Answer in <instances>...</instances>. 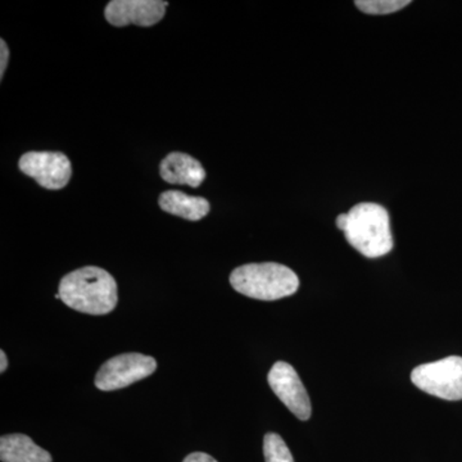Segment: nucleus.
Listing matches in <instances>:
<instances>
[{"label":"nucleus","mask_w":462,"mask_h":462,"mask_svg":"<svg viewBox=\"0 0 462 462\" xmlns=\"http://www.w3.org/2000/svg\"><path fill=\"white\" fill-rule=\"evenodd\" d=\"M58 294L65 305L88 315H107L118 302L114 276L97 266L67 273L60 282Z\"/></svg>","instance_id":"1"},{"label":"nucleus","mask_w":462,"mask_h":462,"mask_svg":"<svg viewBox=\"0 0 462 462\" xmlns=\"http://www.w3.org/2000/svg\"><path fill=\"white\" fill-rule=\"evenodd\" d=\"M343 233L349 245L367 258L385 256L393 249L388 211L376 203H358L352 207Z\"/></svg>","instance_id":"2"},{"label":"nucleus","mask_w":462,"mask_h":462,"mask_svg":"<svg viewBox=\"0 0 462 462\" xmlns=\"http://www.w3.org/2000/svg\"><path fill=\"white\" fill-rule=\"evenodd\" d=\"M231 287L243 296L260 300H276L291 296L300 288L297 273L284 264L248 263L230 273Z\"/></svg>","instance_id":"3"},{"label":"nucleus","mask_w":462,"mask_h":462,"mask_svg":"<svg viewBox=\"0 0 462 462\" xmlns=\"http://www.w3.org/2000/svg\"><path fill=\"white\" fill-rule=\"evenodd\" d=\"M411 382L431 396L447 401L462 400V357L449 356L422 364L411 373Z\"/></svg>","instance_id":"4"},{"label":"nucleus","mask_w":462,"mask_h":462,"mask_svg":"<svg viewBox=\"0 0 462 462\" xmlns=\"http://www.w3.org/2000/svg\"><path fill=\"white\" fill-rule=\"evenodd\" d=\"M157 369V361L151 356L123 354L115 356L102 365L96 376V387L111 392L129 387L139 380L148 378Z\"/></svg>","instance_id":"5"},{"label":"nucleus","mask_w":462,"mask_h":462,"mask_svg":"<svg viewBox=\"0 0 462 462\" xmlns=\"http://www.w3.org/2000/svg\"><path fill=\"white\" fill-rule=\"evenodd\" d=\"M18 167L48 190L63 189L72 175L71 162L60 152H29L20 158Z\"/></svg>","instance_id":"6"},{"label":"nucleus","mask_w":462,"mask_h":462,"mask_svg":"<svg viewBox=\"0 0 462 462\" xmlns=\"http://www.w3.org/2000/svg\"><path fill=\"white\" fill-rule=\"evenodd\" d=\"M267 380L273 393L288 407L289 411L300 420L306 421L311 418V401L293 366L279 361L270 370Z\"/></svg>","instance_id":"7"},{"label":"nucleus","mask_w":462,"mask_h":462,"mask_svg":"<svg viewBox=\"0 0 462 462\" xmlns=\"http://www.w3.org/2000/svg\"><path fill=\"white\" fill-rule=\"evenodd\" d=\"M167 2L161 0H112L105 9V16L112 26L136 25L151 27L165 17Z\"/></svg>","instance_id":"8"},{"label":"nucleus","mask_w":462,"mask_h":462,"mask_svg":"<svg viewBox=\"0 0 462 462\" xmlns=\"http://www.w3.org/2000/svg\"><path fill=\"white\" fill-rule=\"evenodd\" d=\"M160 175L169 184L189 185L199 188L206 179V171L199 161L189 154L172 152L162 160Z\"/></svg>","instance_id":"9"},{"label":"nucleus","mask_w":462,"mask_h":462,"mask_svg":"<svg viewBox=\"0 0 462 462\" xmlns=\"http://www.w3.org/2000/svg\"><path fill=\"white\" fill-rule=\"evenodd\" d=\"M2 462H51L50 452L25 434H8L0 439Z\"/></svg>","instance_id":"10"},{"label":"nucleus","mask_w":462,"mask_h":462,"mask_svg":"<svg viewBox=\"0 0 462 462\" xmlns=\"http://www.w3.org/2000/svg\"><path fill=\"white\" fill-rule=\"evenodd\" d=\"M158 205L170 215L179 216L189 221H199L208 215L211 206L200 197L188 196L179 190H167L161 194Z\"/></svg>","instance_id":"11"},{"label":"nucleus","mask_w":462,"mask_h":462,"mask_svg":"<svg viewBox=\"0 0 462 462\" xmlns=\"http://www.w3.org/2000/svg\"><path fill=\"white\" fill-rule=\"evenodd\" d=\"M263 455L266 462H294L287 443L276 433L264 436Z\"/></svg>","instance_id":"12"},{"label":"nucleus","mask_w":462,"mask_h":462,"mask_svg":"<svg viewBox=\"0 0 462 462\" xmlns=\"http://www.w3.org/2000/svg\"><path fill=\"white\" fill-rule=\"evenodd\" d=\"M356 7L367 14H391L411 5L410 0H357Z\"/></svg>","instance_id":"13"},{"label":"nucleus","mask_w":462,"mask_h":462,"mask_svg":"<svg viewBox=\"0 0 462 462\" xmlns=\"http://www.w3.org/2000/svg\"><path fill=\"white\" fill-rule=\"evenodd\" d=\"M0 79H3V76H5V69H7L8 66V60H9V51L7 44H5V42L0 41Z\"/></svg>","instance_id":"14"},{"label":"nucleus","mask_w":462,"mask_h":462,"mask_svg":"<svg viewBox=\"0 0 462 462\" xmlns=\"http://www.w3.org/2000/svg\"><path fill=\"white\" fill-rule=\"evenodd\" d=\"M182 462H217L212 456L205 454V452H194L185 457Z\"/></svg>","instance_id":"15"},{"label":"nucleus","mask_w":462,"mask_h":462,"mask_svg":"<svg viewBox=\"0 0 462 462\" xmlns=\"http://www.w3.org/2000/svg\"><path fill=\"white\" fill-rule=\"evenodd\" d=\"M337 226L338 229L345 231L346 224H348V214H340L336 220Z\"/></svg>","instance_id":"16"},{"label":"nucleus","mask_w":462,"mask_h":462,"mask_svg":"<svg viewBox=\"0 0 462 462\" xmlns=\"http://www.w3.org/2000/svg\"><path fill=\"white\" fill-rule=\"evenodd\" d=\"M0 360H2V364H0V373H5L8 366L7 356H5V351H0Z\"/></svg>","instance_id":"17"}]
</instances>
